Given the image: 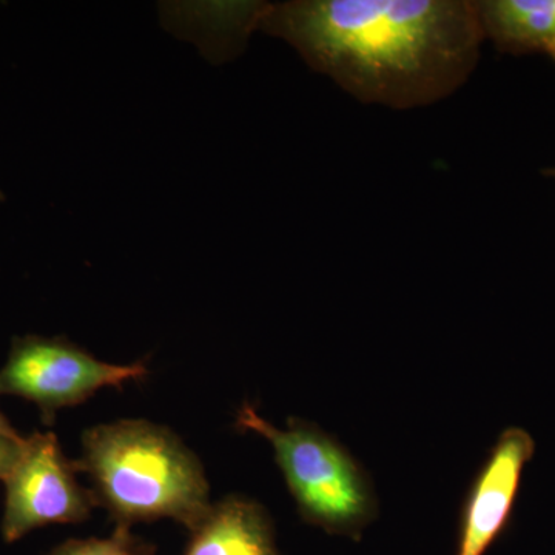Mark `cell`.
Listing matches in <instances>:
<instances>
[{
    "label": "cell",
    "instance_id": "cell-5",
    "mask_svg": "<svg viewBox=\"0 0 555 555\" xmlns=\"http://www.w3.org/2000/svg\"><path fill=\"white\" fill-rule=\"evenodd\" d=\"M76 474L53 433L25 438L16 465L3 480V540L14 543L42 526L87 520L96 500L78 483Z\"/></svg>",
    "mask_w": 555,
    "mask_h": 555
},
{
    "label": "cell",
    "instance_id": "cell-10",
    "mask_svg": "<svg viewBox=\"0 0 555 555\" xmlns=\"http://www.w3.org/2000/svg\"><path fill=\"white\" fill-rule=\"evenodd\" d=\"M25 438L14 440V438L0 436V480H5L10 470L16 465L20 459Z\"/></svg>",
    "mask_w": 555,
    "mask_h": 555
},
{
    "label": "cell",
    "instance_id": "cell-6",
    "mask_svg": "<svg viewBox=\"0 0 555 555\" xmlns=\"http://www.w3.org/2000/svg\"><path fill=\"white\" fill-rule=\"evenodd\" d=\"M535 443L520 427L503 430L463 506L456 555H483L505 531Z\"/></svg>",
    "mask_w": 555,
    "mask_h": 555
},
{
    "label": "cell",
    "instance_id": "cell-1",
    "mask_svg": "<svg viewBox=\"0 0 555 555\" xmlns=\"http://www.w3.org/2000/svg\"><path fill=\"white\" fill-rule=\"evenodd\" d=\"M257 30L369 105L427 107L469 80L485 33L477 0L262 3Z\"/></svg>",
    "mask_w": 555,
    "mask_h": 555
},
{
    "label": "cell",
    "instance_id": "cell-9",
    "mask_svg": "<svg viewBox=\"0 0 555 555\" xmlns=\"http://www.w3.org/2000/svg\"><path fill=\"white\" fill-rule=\"evenodd\" d=\"M49 555H156V547L134 535L130 526L118 525L105 539L68 540Z\"/></svg>",
    "mask_w": 555,
    "mask_h": 555
},
{
    "label": "cell",
    "instance_id": "cell-11",
    "mask_svg": "<svg viewBox=\"0 0 555 555\" xmlns=\"http://www.w3.org/2000/svg\"><path fill=\"white\" fill-rule=\"evenodd\" d=\"M0 436L14 438V440H21L20 434L14 429L13 426L10 425L9 420L5 418V415L0 412Z\"/></svg>",
    "mask_w": 555,
    "mask_h": 555
},
{
    "label": "cell",
    "instance_id": "cell-12",
    "mask_svg": "<svg viewBox=\"0 0 555 555\" xmlns=\"http://www.w3.org/2000/svg\"><path fill=\"white\" fill-rule=\"evenodd\" d=\"M545 175L551 178H555V167L554 169L545 170Z\"/></svg>",
    "mask_w": 555,
    "mask_h": 555
},
{
    "label": "cell",
    "instance_id": "cell-2",
    "mask_svg": "<svg viewBox=\"0 0 555 555\" xmlns=\"http://www.w3.org/2000/svg\"><path fill=\"white\" fill-rule=\"evenodd\" d=\"M78 473L118 525L170 518L193 531L210 509L203 463L177 434L147 420H119L83 434Z\"/></svg>",
    "mask_w": 555,
    "mask_h": 555
},
{
    "label": "cell",
    "instance_id": "cell-3",
    "mask_svg": "<svg viewBox=\"0 0 555 555\" xmlns=\"http://www.w3.org/2000/svg\"><path fill=\"white\" fill-rule=\"evenodd\" d=\"M236 427L269 441L306 524L328 534L360 539L377 517V496L364 467L334 437L301 418L280 429L243 404Z\"/></svg>",
    "mask_w": 555,
    "mask_h": 555
},
{
    "label": "cell",
    "instance_id": "cell-7",
    "mask_svg": "<svg viewBox=\"0 0 555 555\" xmlns=\"http://www.w3.org/2000/svg\"><path fill=\"white\" fill-rule=\"evenodd\" d=\"M184 555H280L268 511L246 496L211 503Z\"/></svg>",
    "mask_w": 555,
    "mask_h": 555
},
{
    "label": "cell",
    "instance_id": "cell-4",
    "mask_svg": "<svg viewBox=\"0 0 555 555\" xmlns=\"http://www.w3.org/2000/svg\"><path fill=\"white\" fill-rule=\"evenodd\" d=\"M145 375L144 363H104L68 339L27 335L14 338L0 369V396L31 401L42 422L51 425L60 409L78 406L102 387H120Z\"/></svg>",
    "mask_w": 555,
    "mask_h": 555
},
{
    "label": "cell",
    "instance_id": "cell-8",
    "mask_svg": "<svg viewBox=\"0 0 555 555\" xmlns=\"http://www.w3.org/2000/svg\"><path fill=\"white\" fill-rule=\"evenodd\" d=\"M485 39L502 53L555 61V0H477Z\"/></svg>",
    "mask_w": 555,
    "mask_h": 555
}]
</instances>
